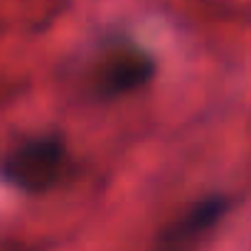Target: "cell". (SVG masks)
Wrapping results in <instances>:
<instances>
[{
    "mask_svg": "<svg viewBox=\"0 0 251 251\" xmlns=\"http://www.w3.org/2000/svg\"><path fill=\"white\" fill-rule=\"evenodd\" d=\"M64 163L67 143L59 133L35 136L5 153L0 160V180L25 195H42L62 180Z\"/></svg>",
    "mask_w": 251,
    "mask_h": 251,
    "instance_id": "6da1fadb",
    "label": "cell"
},
{
    "mask_svg": "<svg viewBox=\"0 0 251 251\" xmlns=\"http://www.w3.org/2000/svg\"><path fill=\"white\" fill-rule=\"evenodd\" d=\"M158 72L155 57L138 42L118 37L91 69V91L99 99H116L143 89Z\"/></svg>",
    "mask_w": 251,
    "mask_h": 251,
    "instance_id": "7a4b0ae2",
    "label": "cell"
},
{
    "mask_svg": "<svg viewBox=\"0 0 251 251\" xmlns=\"http://www.w3.org/2000/svg\"><path fill=\"white\" fill-rule=\"evenodd\" d=\"M226 209H229V200L222 195L200 200L160 234L155 251H195L197 241L219 224Z\"/></svg>",
    "mask_w": 251,
    "mask_h": 251,
    "instance_id": "3957f363",
    "label": "cell"
}]
</instances>
